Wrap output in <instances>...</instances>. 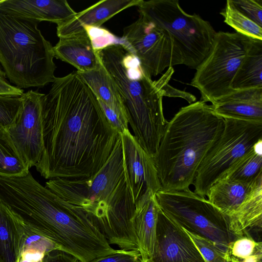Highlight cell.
Listing matches in <instances>:
<instances>
[{
	"label": "cell",
	"mask_w": 262,
	"mask_h": 262,
	"mask_svg": "<svg viewBox=\"0 0 262 262\" xmlns=\"http://www.w3.org/2000/svg\"><path fill=\"white\" fill-rule=\"evenodd\" d=\"M145 262H146V261H145Z\"/></svg>",
	"instance_id": "obj_44"
},
{
	"label": "cell",
	"mask_w": 262,
	"mask_h": 262,
	"mask_svg": "<svg viewBox=\"0 0 262 262\" xmlns=\"http://www.w3.org/2000/svg\"><path fill=\"white\" fill-rule=\"evenodd\" d=\"M234 90L262 88V40L252 39L231 84Z\"/></svg>",
	"instance_id": "obj_25"
},
{
	"label": "cell",
	"mask_w": 262,
	"mask_h": 262,
	"mask_svg": "<svg viewBox=\"0 0 262 262\" xmlns=\"http://www.w3.org/2000/svg\"><path fill=\"white\" fill-rule=\"evenodd\" d=\"M43 148L35 166L46 179L81 180L96 174L120 134L107 121L76 71L55 77L42 104Z\"/></svg>",
	"instance_id": "obj_1"
},
{
	"label": "cell",
	"mask_w": 262,
	"mask_h": 262,
	"mask_svg": "<svg viewBox=\"0 0 262 262\" xmlns=\"http://www.w3.org/2000/svg\"><path fill=\"white\" fill-rule=\"evenodd\" d=\"M0 11L19 18L40 23L63 24L76 12L66 0H4Z\"/></svg>",
	"instance_id": "obj_16"
},
{
	"label": "cell",
	"mask_w": 262,
	"mask_h": 262,
	"mask_svg": "<svg viewBox=\"0 0 262 262\" xmlns=\"http://www.w3.org/2000/svg\"><path fill=\"white\" fill-rule=\"evenodd\" d=\"M224 124V119L201 100L182 107L167 122L153 158L161 190L190 189Z\"/></svg>",
	"instance_id": "obj_3"
},
{
	"label": "cell",
	"mask_w": 262,
	"mask_h": 262,
	"mask_svg": "<svg viewBox=\"0 0 262 262\" xmlns=\"http://www.w3.org/2000/svg\"><path fill=\"white\" fill-rule=\"evenodd\" d=\"M45 94L30 90L21 95L22 106L7 131L29 168L39 162L43 151L42 104Z\"/></svg>",
	"instance_id": "obj_12"
},
{
	"label": "cell",
	"mask_w": 262,
	"mask_h": 262,
	"mask_svg": "<svg viewBox=\"0 0 262 262\" xmlns=\"http://www.w3.org/2000/svg\"><path fill=\"white\" fill-rule=\"evenodd\" d=\"M252 183L221 179L210 188L206 196L208 200L229 220L239 207Z\"/></svg>",
	"instance_id": "obj_22"
},
{
	"label": "cell",
	"mask_w": 262,
	"mask_h": 262,
	"mask_svg": "<svg viewBox=\"0 0 262 262\" xmlns=\"http://www.w3.org/2000/svg\"><path fill=\"white\" fill-rule=\"evenodd\" d=\"M227 262H235V259L234 257L229 256Z\"/></svg>",
	"instance_id": "obj_41"
},
{
	"label": "cell",
	"mask_w": 262,
	"mask_h": 262,
	"mask_svg": "<svg viewBox=\"0 0 262 262\" xmlns=\"http://www.w3.org/2000/svg\"><path fill=\"white\" fill-rule=\"evenodd\" d=\"M53 52L56 58L71 64L80 72L94 70L101 63L86 31L59 38Z\"/></svg>",
	"instance_id": "obj_19"
},
{
	"label": "cell",
	"mask_w": 262,
	"mask_h": 262,
	"mask_svg": "<svg viewBox=\"0 0 262 262\" xmlns=\"http://www.w3.org/2000/svg\"><path fill=\"white\" fill-rule=\"evenodd\" d=\"M252 39L237 32H216L209 54L190 83L199 90L201 101L212 104L233 91L231 82Z\"/></svg>",
	"instance_id": "obj_10"
},
{
	"label": "cell",
	"mask_w": 262,
	"mask_h": 262,
	"mask_svg": "<svg viewBox=\"0 0 262 262\" xmlns=\"http://www.w3.org/2000/svg\"><path fill=\"white\" fill-rule=\"evenodd\" d=\"M221 14L224 18V22L236 32L252 39L262 40V27L239 11L230 0L227 1Z\"/></svg>",
	"instance_id": "obj_28"
},
{
	"label": "cell",
	"mask_w": 262,
	"mask_h": 262,
	"mask_svg": "<svg viewBox=\"0 0 262 262\" xmlns=\"http://www.w3.org/2000/svg\"><path fill=\"white\" fill-rule=\"evenodd\" d=\"M261 242H256L252 237L244 235L231 243L228 254L238 260L243 259L252 254L261 252Z\"/></svg>",
	"instance_id": "obj_32"
},
{
	"label": "cell",
	"mask_w": 262,
	"mask_h": 262,
	"mask_svg": "<svg viewBox=\"0 0 262 262\" xmlns=\"http://www.w3.org/2000/svg\"><path fill=\"white\" fill-rule=\"evenodd\" d=\"M44 262H80L77 258L64 251L56 249L47 253Z\"/></svg>",
	"instance_id": "obj_37"
},
{
	"label": "cell",
	"mask_w": 262,
	"mask_h": 262,
	"mask_svg": "<svg viewBox=\"0 0 262 262\" xmlns=\"http://www.w3.org/2000/svg\"><path fill=\"white\" fill-rule=\"evenodd\" d=\"M140 15L166 30L172 40L171 66L196 69L209 54L216 32L196 14L185 12L178 0H141Z\"/></svg>",
	"instance_id": "obj_6"
},
{
	"label": "cell",
	"mask_w": 262,
	"mask_h": 262,
	"mask_svg": "<svg viewBox=\"0 0 262 262\" xmlns=\"http://www.w3.org/2000/svg\"><path fill=\"white\" fill-rule=\"evenodd\" d=\"M261 252L252 254L243 259L238 260L235 258V262H261Z\"/></svg>",
	"instance_id": "obj_40"
},
{
	"label": "cell",
	"mask_w": 262,
	"mask_h": 262,
	"mask_svg": "<svg viewBox=\"0 0 262 262\" xmlns=\"http://www.w3.org/2000/svg\"><path fill=\"white\" fill-rule=\"evenodd\" d=\"M96 52L117 87L134 136L154 158L168 122L163 113L164 92L161 84L152 80L124 45L115 44Z\"/></svg>",
	"instance_id": "obj_4"
},
{
	"label": "cell",
	"mask_w": 262,
	"mask_h": 262,
	"mask_svg": "<svg viewBox=\"0 0 262 262\" xmlns=\"http://www.w3.org/2000/svg\"><path fill=\"white\" fill-rule=\"evenodd\" d=\"M261 173L262 139L257 142L221 179H226L251 183Z\"/></svg>",
	"instance_id": "obj_27"
},
{
	"label": "cell",
	"mask_w": 262,
	"mask_h": 262,
	"mask_svg": "<svg viewBox=\"0 0 262 262\" xmlns=\"http://www.w3.org/2000/svg\"><path fill=\"white\" fill-rule=\"evenodd\" d=\"M185 230L205 262H227L229 255L221 250L213 242Z\"/></svg>",
	"instance_id": "obj_31"
},
{
	"label": "cell",
	"mask_w": 262,
	"mask_h": 262,
	"mask_svg": "<svg viewBox=\"0 0 262 262\" xmlns=\"http://www.w3.org/2000/svg\"><path fill=\"white\" fill-rule=\"evenodd\" d=\"M95 51L115 44H124L122 39H119L108 30L101 27L85 28Z\"/></svg>",
	"instance_id": "obj_33"
},
{
	"label": "cell",
	"mask_w": 262,
	"mask_h": 262,
	"mask_svg": "<svg viewBox=\"0 0 262 262\" xmlns=\"http://www.w3.org/2000/svg\"><path fill=\"white\" fill-rule=\"evenodd\" d=\"M76 72L92 91L98 101L127 118L117 87L101 62L94 70Z\"/></svg>",
	"instance_id": "obj_24"
},
{
	"label": "cell",
	"mask_w": 262,
	"mask_h": 262,
	"mask_svg": "<svg viewBox=\"0 0 262 262\" xmlns=\"http://www.w3.org/2000/svg\"><path fill=\"white\" fill-rule=\"evenodd\" d=\"M135 206L134 225L142 260L151 256L160 207L155 195Z\"/></svg>",
	"instance_id": "obj_21"
},
{
	"label": "cell",
	"mask_w": 262,
	"mask_h": 262,
	"mask_svg": "<svg viewBox=\"0 0 262 262\" xmlns=\"http://www.w3.org/2000/svg\"><path fill=\"white\" fill-rule=\"evenodd\" d=\"M21 106V95L0 94V128L8 130L13 125Z\"/></svg>",
	"instance_id": "obj_30"
},
{
	"label": "cell",
	"mask_w": 262,
	"mask_h": 262,
	"mask_svg": "<svg viewBox=\"0 0 262 262\" xmlns=\"http://www.w3.org/2000/svg\"><path fill=\"white\" fill-rule=\"evenodd\" d=\"M224 119V129L200 165L192 184L202 196L262 139V121Z\"/></svg>",
	"instance_id": "obj_9"
},
{
	"label": "cell",
	"mask_w": 262,
	"mask_h": 262,
	"mask_svg": "<svg viewBox=\"0 0 262 262\" xmlns=\"http://www.w3.org/2000/svg\"><path fill=\"white\" fill-rule=\"evenodd\" d=\"M22 235L20 220L0 200V262H18Z\"/></svg>",
	"instance_id": "obj_23"
},
{
	"label": "cell",
	"mask_w": 262,
	"mask_h": 262,
	"mask_svg": "<svg viewBox=\"0 0 262 262\" xmlns=\"http://www.w3.org/2000/svg\"><path fill=\"white\" fill-rule=\"evenodd\" d=\"M5 74L3 70V68L1 65V63H0V74Z\"/></svg>",
	"instance_id": "obj_42"
},
{
	"label": "cell",
	"mask_w": 262,
	"mask_h": 262,
	"mask_svg": "<svg viewBox=\"0 0 262 262\" xmlns=\"http://www.w3.org/2000/svg\"><path fill=\"white\" fill-rule=\"evenodd\" d=\"M146 262H205L183 228L160 209L155 241Z\"/></svg>",
	"instance_id": "obj_15"
},
{
	"label": "cell",
	"mask_w": 262,
	"mask_h": 262,
	"mask_svg": "<svg viewBox=\"0 0 262 262\" xmlns=\"http://www.w3.org/2000/svg\"><path fill=\"white\" fill-rule=\"evenodd\" d=\"M4 0H0V4L3 2Z\"/></svg>",
	"instance_id": "obj_43"
},
{
	"label": "cell",
	"mask_w": 262,
	"mask_h": 262,
	"mask_svg": "<svg viewBox=\"0 0 262 262\" xmlns=\"http://www.w3.org/2000/svg\"><path fill=\"white\" fill-rule=\"evenodd\" d=\"M172 67H169L166 72L158 80L164 92V96L179 97L187 101L190 104L196 100L195 97L185 91L177 90L168 84L173 73Z\"/></svg>",
	"instance_id": "obj_35"
},
{
	"label": "cell",
	"mask_w": 262,
	"mask_h": 262,
	"mask_svg": "<svg viewBox=\"0 0 262 262\" xmlns=\"http://www.w3.org/2000/svg\"><path fill=\"white\" fill-rule=\"evenodd\" d=\"M126 183L135 205L144 203L161 190L157 170L151 157L127 129L120 134Z\"/></svg>",
	"instance_id": "obj_13"
},
{
	"label": "cell",
	"mask_w": 262,
	"mask_h": 262,
	"mask_svg": "<svg viewBox=\"0 0 262 262\" xmlns=\"http://www.w3.org/2000/svg\"><path fill=\"white\" fill-rule=\"evenodd\" d=\"M161 210L186 231L213 242L228 254L237 237L230 231L228 218L205 197L190 189L159 190L155 194Z\"/></svg>",
	"instance_id": "obj_8"
},
{
	"label": "cell",
	"mask_w": 262,
	"mask_h": 262,
	"mask_svg": "<svg viewBox=\"0 0 262 262\" xmlns=\"http://www.w3.org/2000/svg\"><path fill=\"white\" fill-rule=\"evenodd\" d=\"M135 206L125 176L120 182L98 230L108 243L121 250L139 251L134 225Z\"/></svg>",
	"instance_id": "obj_14"
},
{
	"label": "cell",
	"mask_w": 262,
	"mask_h": 262,
	"mask_svg": "<svg viewBox=\"0 0 262 262\" xmlns=\"http://www.w3.org/2000/svg\"><path fill=\"white\" fill-rule=\"evenodd\" d=\"M211 105L223 118L262 121V88L233 90Z\"/></svg>",
	"instance_id": "obj_18"
},
{
	"label": "cell",
	"mask_w": 262,
	"mask_h": 262,
	"mask_svg": "<svg viewBox=\"0 0 262 262\" xmlns=\"http://www.w3.org/2000/svg\"><path fill=\"white\" fill-rule=\"evenodd\" d=\"M22 89L11 84L6 79L5 74H0V94H15L21 95Z\"/></svg>",
	"instance_id": "obj_39"
},
{
	"label": "cell",
	"mask_w": 262,
	"mask_h": 262,
	"mask_svg": "<svg viewBox=\"0 0 262 262\" xmlns=\"http://www.w3.org/2000/svg\"><path fill=\"white\" fill-rule=\"evenodd\" d=\"M29 169L7 130L0 128V176L23 177L29 173Z\"/></svg>",
	"instance_id": "obj_26"
},
{
	"label": "cell",
	"mask_w": 262,
	"mask_h": 262,
	"mask_svg": "<svg viewBox=\"0 0 262 262\" xmlns=\"http://www.w3.org/2000/svg\"><path fill=\"white\" fill-rule=\"evenodd\" d=\"M230 231L237 237L248 235L250 229L261 230L262 173L252 183L250 189L239 207L229 218Z\"/></svg>",
	"instance_id": "obj_20"
},
{
	"label": "cell",
	"mask_w": 262,
	"mask_h": 262,
	"mask_svg": "<svg viewBox=\"0 0 262 262\" xmlns=\"http://www.w3.org/2000/svg\"><path fill=\"white\" fill-rule=\"evenodd\" d=\"M122 39L123 45L138 58L150 77L172 67L173 43L170 35L142 15L124 28Z\"/></svg>",
	"instance_id": "obj_11"
},
{
	"label": "cell",
	"mask_w": 262,
	"mask_h": 262,
	"mask_svg": "<svg viewBox=\"0 0 262 262\" xmlns=\"http://www.w3.org/2000/svg\"><path fill=\"white\" fill-rule=\"evenodd\" d=\"M6 204L23 222L80 262L117 251L82 210L62 200L31 174L16 183Z\"/></svg>",
	"instance_id": "obj_2"
},
{
	"label": "cell",
	"mask_w": 262,
	"mask_h": 262,
	"mask_svg": "<svg viewBox=\"0 0 262 262\" xmlns=\"http://www.w3.org/2000/svg\"><path fill=\"white\" fill-rule=\"evenodd\" d=\"M124 177L120 136L109 158L94 176L81 180L50 179L45 187L64 201L82 210L98 229Z\"/></svg>",
	"instance_id": "obj_7"
},
{
	"label": "cell",
	"mask_w": 262,
	"mask_h": 262,
	"mask_svg": "<svg viewBox=\"0 0 262 262\" xmlns=\"http://www.w3.org/2000/svg\"><path fill=\"white\" fill-rule=\"evenodd\" d=\"M47 253L35 249H27L22 251L18 262H44Z\"/></svg>",
	"instance_id": "obj_38"
},
{
	"label": "cell",
	"mask_w": 262,
	"mask_h": 262,
	"mask_svg": "<svg viewBox=\"0 0 262 262\" xmlns=\"http://www.w3.org/2000/svg\"><path fill=\"white\" fill-rule=\"evenodd\" d=\"M38 24L0 11V63L10 82L22 90L44 87L56 77L53 46Z\"/></svg>",
	"instance_id": "obj_5"
},
{
	"label": "cell",
	"mask_w": 262,
	"mask_h": 262,
	"mask_svg": "<svg viewBox=\"0 0 262 262\" xmlns=\"http://www.w3.org/2000/svg\"><path fill=\"white\" fill-rule=\"evenodd\" d=\"M20 221L23 235L20 253L27 249L37 250L46 253L54 250H59L54 243L33 228Z\"/></svg>",
	"instance_id": "obj_29"
},
{
	"label": "cell",
	"mask_w": 262,
	"mask_h": 262,
	"mask_svg": "<svg viewBox=\"0 0 262 262\" xmlns=\"http://www.w3.org/2000/svg\"><path fill=\"white\" fill-rule=\"evenodd\" d=\"M90 262H144L139 251L117 250L114 253L95 258Z\"/></svg>",
	"instance_id": "obj_36"
},
{
	"label": "cell",
	"mask_w": 262,
	"mask_h": 262,
	"mask_svg": "<svg viewBox=\"0 0 262 262\" xmlns=\"http://www.w3.org/2000/svg\"><path fill=\"white\" fill-rule=\"evenodd\" d=\"M141 0H103L77 13L70 20L57 26L59 38L85 31L86 27H100L114 15L133 6Z\"/></svg>",
	"instance_id": "obj_17"
},
{
	"label": "cell",
	"mask_w": 262,
	"mask_h": 262,
	"mask_svg": "<svg viewBox=\"0 0 262 262\" xmlns=\"http://www.w3.org/2000/svg\"><path fill=\"white\" fill-rule=\"evenodd\" d=\"M242 13L262 27V0H230Z\"/></svg>",
	"instance_id": "obj_34"
}]
</instances>
